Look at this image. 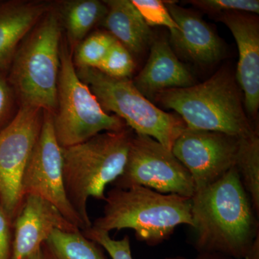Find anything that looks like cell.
<instances>
[{"label":"cell","mask_w":259,"mask_h":259,"mask_svg":"<svg viewBox=\"0 0 259 259\" xmlns=\"http://www.w3.org/2000/svg\"><path fill=\"white\" fill-rule=\"evenodd\" d=\"M194 245L200 253L244 259L259 236L258 221L233 167L191 198Z\"/></svg>","instance_id":"cell-1"},{"label":"cell","mask_w":259,"mask_h":259,"mask_svg":"<svg viewBox=\"0 0 259 259\" xmlns=\"http://www.w3.org/2000/svg\"><path fill=\"white\" fill-rule=\"evenodd\" d=\"M102 216L91 228L107 232L134 230L140 241L156 246L168 240L177 226L193 227L191 198L162 194L142 186L114 187L105 196Z\"/></svg>","instance_id":"cell-2"},{"label":"cell","mask_w":259,"mask_h":259,"mask_svg":"<svg viewBox=\"0 0 259 259\" xmlns=\"http://www.w3.org/2000/svg\"><path fill=\"white\" fill-rule=\"evenodd\" d=\"M153 100L176 112L188 128L222 133L238 139L258 131L245 112L236 78L226 69H220L198 84L158 93Z\"/></svg>","instance_id":"cell-3"},{"label":"cell","mask_w":259,"mask_h":259,"mask_svg":"<svg viewBox=\"0 0 259 259\" xmlns=\"http://www.w3.org/2000/svg\"><path fill=\"white\" fill-rule=\"evenodd\" d=\"M133 137L125 128L102 133L81 144L61 148L65 191L84 231L93 224L88 211L89 199L105 201L107 186L123 171Z\"/></svg>","instance_id":"cell-4"},{"label":"cell","mask_w":259,"mask_h":259,"mask_svg":"<svg viewBox=\"0 0 259 259\" xmlns=\"http://www.w3.org/2000/svg\"><path fill=\"white\" fill-rule=\"evenodd\" d=\"M61 35L59 17L49 10L19 46L10 75L22 105L52 115L57 107Z\"/></svg>","instance_id":"cell-5"},{"label":"cell","mask_w":259,"mask_h":259,"mask_svg":"<svg viewBox=\"0 0 259 259\" xmlns=\"http://www.w3.org/2000/svg\"><path fill=\"white\" fill-rule=\"evenodd\" d=\"M105 112H112L137 135L147 136L171 151L174 143L186 128L175 113L158 108L135 87L132 80L117 79L96 69H76Z\"/></svg>","instance_id":"cell-6"},{"label":"cell","mask_w":259,"mask_h":259,"mask_svg":"<svg viewBox=\"0 0 259 259\" xmlns=\"http://www.w3.org/2000/svg\"><path fill=\"white\" fill-rule=\"evenodd\" d=\"M56 139L61 148L81 144L105 132L127 128L122 119L106 112L86 83L79 79L67 46L61 47L57 107L53 115Z\"/></svg>","instance_id":"cell-7"},{"label":"cell","mask_w":259,"mask_h":259,"mask_svg":"<svg viewBox=\"0 0 259 259\" xmlns=\"http://www.w3.org/2000/svg\"><path fill=\"white\" fill-rule=\"evenodd\" d=\"M114 187L142 186L162 194L192 198L195 187L190 172L172 153L147 136H134L122 175Z\"/></svg>","instance_id":"cell-8"},{"label":"cell","mask_w":259,"mask_h":259,"mask_svg":"<svg viewBox=\"0 0 259 259\" xmlns=\"http://www.w3.org/2000/svg\"><path fill=\"white\" fill-rule=\"evenodd\" d=\"M44 110L22 105L0 131V202L10 220L23 202L24 171L40 133Z\"/></svg>","instance_id":"cell-9"},{"label":"cell","mask_w":259,"mask_h":259,"mask_svg":"<svg viewBox=\"0 0 259 259\" xmlns=\"http://www.w3.org/2000/svg\"><path fill=\"white\" fill-rule=\"evenodd\" d=\"M22 194L35 195L54 204L69 222L84 231L81 218L69 202L63 177L61 147L56 139L53 115L44 111L42 124L22 180Z\"/></svg>","instance_id":"cell-10"},{"label":"cell","mask_w":259,"mask_h":259,"mask_svg":"<svg viewBox=\"0 0 259 259\" xmlns=\"http://www.w3.org/2000/svg\"><path fill=\"white\" fill-rule=\"evenodd\" d=\"M239 140L187 127L174 143L171 152L190 172L196 191L217 182L236 166Z\"/></svg>","instance_id":"cell-11"},{"label":"cell","mask_w":259,"mask_h":259,"mask_svg":"<svg viewBox=\"0 0 259 259\" xmlns=\"http://www.w3.org/2000/svg\"><path fill=\"white\" fill-rule=\"evenodd\" d=\"M55 230L73 232L80 229L46 199L31 194L25 196L15 218L10 259L30 258Z\"/></svg>","instance_id":"cell-12"},{"label":"cell","mask_w":259,"mask_h":259,"mask_svg":"<svg viewBox=\"0 0 259 259\" xmlns=\"http://www.w3.org/2000/svg\"><path fill=\"white\" fill-rule=\"evenodd\" d=\"M217 20L229 28L236 40L239 59L236 79L243 93L248 115L255 119L259 108V22L250 13H223Z\"/></svg>","instance_id":"cell-13"},{"label":"cell","mask_w":259,"mask_h":259,"mask_svg":"<svg viewBox=\"0 0 259 259\" xmlns=\"http://www.w3.org/2000/svg\"><path fill=\"white\" fill-rule=\"evenodd\" d=\"M164 4L180 28L170 32V40L180 54L202 65L214 64L222 58V41L203 19L175 2L164 1Z\"/></svg>","instance_id":"cell-14"},{"label":"cell","mask_w":259,"mask_h":259,"mask_svg":"<svg viewBox=\"0 0 259 259\" xmlns=\"http://www.w3.org/2000/svg\"><path fill=\"white\" fill-rule=\"evenodd\" d=\"M135 87L148 100L169 89L195 84L193 76L175 54L166 39H153L146 65L134 81Z\"/></svg>","instance_id":"cell-15"},{"label":"cell","mask_w":259,"mask_h":259,"mask_svg":"<svg viewBox=\"0 0 259 259\" xmlns=\"http://www.w3.org/2000/svg\"><path fill=\"white\" fill-rule=\"evenodd\" d=\"M49 10L47 3L37 2L0 5V69L11 64L20 42Z\"/></svg>","instance_id":"cell-16"},{"label":"cell","mask_w":259,"mask_h":259,"mask_svg":"<svg viewBox=\"0 0 259 259\" xmlns=\"http://www.w3.org/2000/svg\"><path fill=\"white\" fill-rule=\"evenodd\" d=\"M107 14L102 25L110 35L130 51L132 55H139L153 40L151 28L129 0L104 1Z\"/></svg>","instance_id":"cell-17"},{"label":"cell","mask_w":259,"mask_h":259,"mask_svg":"<svg viewBox=\"0 0 259 259\" xmlns=\"http://www.w3.org/2000/svg\"><path fill=\"white\" fill-rule=\"evenodd\" d=\"M107 12L105 3L98 0L64 2L61 18L70 47H77L97 24L102 23Z\"/></svg>","instance_id":"cell-18"},{"label":"cell","mask_w":259,"mask_h":259,"mask_svg":"<svg viewBox=\"0 0 259 259\" xmlns=\"http://www.w3.org/2000/svg\"><path fill=\"white\" fill-rule=\"evenodd\" d=\"M44 259H107L102 247L82 231L55 230L42 243Z\"/></svg>","instance_id":"cell-19"},{"label":"cell","mask_w":259,"mask_h":259,"mask_svg":"<svg viewBox=\"0 0 259 259\" xmlns=\"http://www.w3.org/2000/svg\"><path fill=\"white\" fill-rule=\"evenodd\" d=\"M236 167L255 212L259 213L258 131L239 140Z\"/></svg>","instance_id":"cell-20"},{"label":"cell","mask_w":259,"mask_h":259,"mask_svg":"<svg viewBox=\"0 0 259 259\" xmlns=\"http://www.w3.org/2000/svg\"><path fill=\"white\" fill-rule=\"evenodd\" d=\"M107 31L93 32L75 48L73 63L76 69H98L115 41Z\"/></svg>","instance_id":"cell-21"},{"label":"cell","mask_w":259,"mask_h":259,"mask_svg":"<svg viewBox=\"0 0 259 259\" xmlns=\"http://www.w3.org/2000/svg\"><path fill=\"white\" fill-rule=\"evenodd\" d=\"M136 64L132 54L120 42L115 40L98 69L103 74L117 79H130Z\"/></svg>","instance_id":"cell-22"},{"label":"cell","mask_w":259,"mask_h":259,"mask_svg":"<svg viewBox=\"0 0 259 259\" xmlns=\"http://www.w3.org/2000/svg\"><path fill=\"white\" fill-rule=\"evenodd\" d=\"M131 2L148 26L166 27L170 32L180 29L165 6L164 2L160 0H133Z\"/></svg>","instance_id":"cell-23"},{"label":"cell","mask_w":259,"mask_h":259,"mask_svg":"<svg viewBox=\"0 0 259 259\" xmlns=\"http://www.w3.org/2000/svg\"><path fill=\"white\" fill-rule=\"evenodd\" d=\"M190 3L199 9L213 15L233 12L254 15L259 13L258 0H194Z\"/></svg>","instance_id":"cell-24"},{"label":"cell","mask_w":259,"mask_h":259,"mask_svg":"<svg viewBox=\"0 0 259 259\" xmlns=\"http://www.w3.org/2000/svg\"><path fill=\"white\" fill-rule=\"evenodd\" d=\"M82 233L89 239L95 241L106 250L112 259H134L128 236H125L120 240H114L109 233L97 231L93 228L85 230Z\"/></svg>","instance_id":"cell-25"},{"label":"cell","mask_w":259,"mask_h":259,"mask_svg":"<svg viewBox=\"0 0 259 259\" xmlns=\"http://www.w3.org/2000/svg\"><path fill=\"white\" fill-rule=\"evenodd\" d=\"M10 219L0 202V259H10L12 254Z\"/></svg>","instance_id":"cell-26"},{"label":"cell","mask_w":259,"mask_h":259,"mask_svg":"<svg viewBox=\"0 0 259 259\" xmlns=\"http://www.w3.org/2000/svg\"><path fill=\"white\" fill-rule=\"evenodd\" d=\"M13 104V91L11 87L0 73V127L9 115Z\"/></svg>","instance_id":"cell-27"},{"label":"cell","mask_w":259,"mask_h":259,"mask_svg":"<svg viewBox=\"0 0 259 259\" xmlns=\"http://www.w3.org/2000/svg\"><path fill=\"white\" fill-rule=\"evenodd\" d=\"M165 259H228L225 255L218 254V253H200L196 258H188L183 256L166 257Z\"/></svg>","instance_id":"cell-28"},{"label":"cell","mask_w":259,"mask_h":259,"mask_svg":"<svg viewBox=\"0 0 259 259\" xmlns=\"http://www.w3.org/2000/svg\"><path fill=\"white\" fill-rule=\"evenodd\" d=\"M244 259H259V236L255 240L251 248Z\"/></svg>","instance_id":"cell-29"},{"label":"cell","mask_w":259,"mask_h":259,"mask_svg":"<svg viewBox=\"0 0 259 259\" xmlns=\"http://www.w3.org/2000/svg\"><path fill=\"white\" fill-rule=\"evenodd\" d=\"M29 259H44V257H42L41 253V249L37 250L36 253H34V254L32 255Z\"/></svg>","instance_id":"cell-30"}]
</instances>
